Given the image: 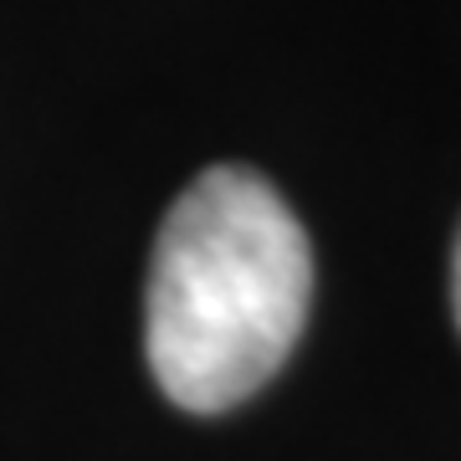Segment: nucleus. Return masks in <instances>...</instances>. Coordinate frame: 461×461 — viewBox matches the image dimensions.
I'll use <instances>...</instances> for the list:
<instances>
[{
  "instance_id": "obj_1",
  "label": "nucleus",
  "mask_w": 461,
  "mask_h": 461,
  "mask_svg": "<svg viewBox=\"0 0 461 461\" xmlns=\"http://www.w3.org/2000/svg\"><path fill=\"white\" fill-rule=\"evenodd\" d=\"M313 297V251L293 205L247 165H211L169 205L149 262L144 348L180 411L257 395L293 354Z\"/></svg>"
},
{
  "instance_id": "obj_2",
  "label": "nucleus",
  "mask_w": 461,
  "mask_h": 461,
  "mask_svg": "<svg viewBox=\"0 0 461 461\" xmlns=\"http://www.w3.org/2000/svg\"><path fill=\"white\" fill-rule=\"evenodd\" d=\"M451 308H456V329H461V230H456V251H451Z\"/></svg>"
}]
</instances>
